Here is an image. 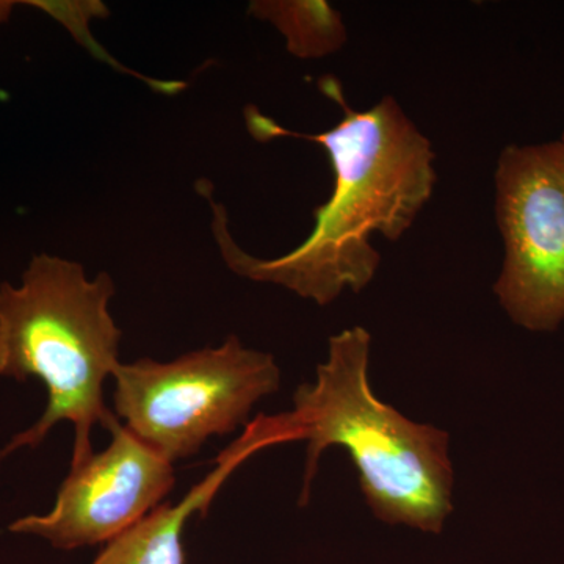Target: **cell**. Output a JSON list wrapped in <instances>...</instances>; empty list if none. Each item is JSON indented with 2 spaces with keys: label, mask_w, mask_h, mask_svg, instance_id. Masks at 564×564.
Segmentation results:
<instances>
[{
  "label": "cell",
  "mask_w": 564,
  "mask_h": 564,
  "mask_svg": "<svg viewBox=\"0 0 564 564\" xmlns=\"http://www.w3.org/2000/svg\"><path fill=\"white\" fill-rule=\"evenodd\" d=\"M318 85L344 111L343 120L328 131H289L254 106L245 109L248 132L256 140L293 137L328 152L333 192L314 212L310 236L280 258H256L234 240L225 207L210 198L209 203L215 240L234 273L282 285L326 306L347 289L359 293L372 282L381 258L370 239L380 234L399 240L413 226L436 185V155L392 96L370 109L355 110L345 101L339 82L325 77Z\"/></svg>",
  "instance_id": "obj_1"
},
{
  "label": "cell",
  "mask_w": 564,
  "mask_h": 564,
  "mask_svg": "<svg viewBox=\"0 0 564 564\" xmlns=\"http://www.w3.org/2000/svg\"><path fill=\"white\" fill-rule=\"evenodd\" d=\"M370 334L352 326L329 337L314 383L299 386L282 414L292 441H306L302 503L310 499L323 452L343 447L359 473L372 513L386 524L441 533L454 511L447 432L381 402L369 383Z\"/></svg>",
  "instance_id": "obj_2"
},
{
  "label": "cell",
  "mask_w": 564,
  "mask_h": 564,
  "mask_svg": "<svg viewBox=\"0 0 564 564\" xmlns=\"http://www.w3.org/2000/svg\"><path fill=\"white\" fill-rule=\"evenodd\" d=\"M109 273L88 280L79 262L33 256L21 284H0V377L39 378L47 404L35 425L11 440L0 458L39 447L57 423L74 429L70 466L90 458L96 425L110 432L120 419L104 400V383L120 367L122 333L109 304Z\"/></svg>",
  "instance_id": "obj_3"
},
{
  "label": "cell",
  "mask_w": 564,
  "mask_h": 564,
  "mask_svg": "<svg viewBox=\"0 0 564 564\" xmlns=\"http://www.w3.org/2000/svg\"><path fill=\"white\" fill-rule=\"evenodd\" d=\"M113 380L115 415L174 464L198 454L210 437L245 425L254 404L280 389L281 372L272 355L245 347L231 334L220 347L174 361L121 362Z\"/></svg>",
  "instance_id": "obj_4"
},
{
  "label": "cell",
  "mask_w": 564,
  "mask_h": 564,
  "mask_svg": "<svg viewBox=\"0 0 564 564\" xmlns=\"http://www.w3.org/2000/svg\"><path fill=\"white\" fill-rule=\"evenodd\" d=\"M496 215L503 239L494 285L505 313L533 333L564 322V150L562 143L505 148L497 162Z\"/></svg>",
  "instance_id": "obj_5"
},
{
  "label": "cell",
  "mask_w": 564,
  "mask_h": 564,
  "mask_svg": "<svg viewBox=\"0 0 564 564\" xmlns=\"http://www.w3.org/2000/svg\"><path fill=\"white\" fill-rule=\"evenodd\" d=\"M110 434L106 451L70 466L50 513L18 519L10 532L74 551L109 543L158 510L176 484L173 464L121 422Z\"/></svg>",
  "instance_id": "obj_6"
},
{
  "label": "cell",
  "mask_w": 564,
  "mask_h": 564,
  "mask_svg": "<svg viewBox=\"0 0 564 564\" xmlns=\"http://www.w3.org/2000/svg\"><path fill=\"white\" fill-rule=\"evenodd\" d=\"M278 441L272 421L259 419L252 423L250 432L218 458L217 467L182 497L181 502L161 505L139 524L113 538L93 564H185L182 533L188 519L196 513H206L215 494L248 456L280 444Z\"/></svg>",
  "instance_id": "obj_7"
},
{
  "label": "cell",
  "mask_w": 564,
  "mask_h": 564,
  "mask_svg": "<svg viewBox=\"0 0 564 564\" xmlns=\"http://www.w3.org/2000/svg\"><path fill=\"white\" fill-rule=\"evenodd\" d=\"M250 13L273 24L299 58L328 57L347 43L343 17L325 0H263L252 2Z\"/></svg>",
  "instance_id": "obj_8"
},
{
  "label": "cell",
  "mask_w": 564,
  "mask_h": 564,
  "mask_svg": "<svg viewBox=\"0 0 564 564\" xmlns=\"http://www.w3.org/2000/svg\"><path fill=\"white\" fill-rule=\"evenodd\" d=\"M560 143H562V147H563V150H564V133H563V139H562V141H560Z\"/></svg>",
  "instance_id": "obj_9"
}]
</instances>
